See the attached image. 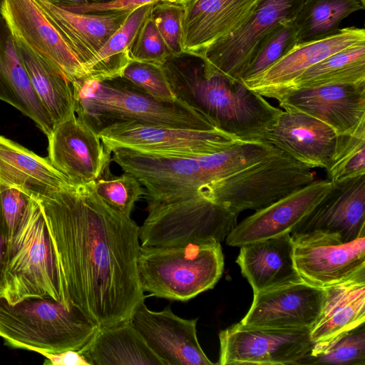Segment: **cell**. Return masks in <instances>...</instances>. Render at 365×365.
Here are the masks:
<instances>
[{
	"label": "cell",
	"mask_w": 365,
	"mask_h": 365,
	"mask_svg": "<svg viewBox=\"0 0 365 365\" xmlns=\"http://www.w3.org/2000/svg\"><path fill=\"white\" fill-rule=\"evenodd\" d=\"M364 8L362 0H304L294 19L298 43L336 33L344 19Z\"/></svg>",
	"instance_id": "cell-32"
},
{
	"label": "cell",
	"mask_w": 365,
	"mask_h": 365,
	"mask_svg": "<svg viewBox=\"0 0 365 365\" xmlns=\"http://www.w3.org/2000/svg\"><path fill=\"white\" fill-rule=\"evenodd\" d=\"M328 180H315L265 207L255 210L232 230L225 238L232 247L291 233L331 189Z\"/></svg>",
	"instance_id": "cell-20"
},
{
	"label": "cell",
	"mask_w": 365,
	"mask_h": 365,
	"mask_svg": "<svg viewBox=\"0 0 365 365\" xmlns=\"http://www.w3.org/2000/svg\"><path fill=\"white\" fill-rule=\"evenodd\" d=\"M39 1L83 68L133 11L75 13Z\"/></svg>",
	"instance_id": "cell-24"
},
{
	"label": "cell",
	"mask_w": 365,
	"mask_h": 365,
	"mask_svg": "<svg viewBox=\"0 0 365 365\" xmlns=\"http://www.w3.org/2000/svg\"><path fill=\"white\" fill-rule=\"evenodd\" d=\"M169 2H172L177 4L184 5L186 3L192 1V0H163Z\"/></svg>",
	"instance_id": "cell-45"
},
{
	"label": "cell",
	"mask_w": 365,
	"mask_h": 365,
	"mask_svg": "<svg viewBox=\"0 0 365 365\" xmlns=\"http://www.w3.org/2000/svg\"><path fill=\"white\" fill-rule=\"evenodd\" d=\"M297 43L294 19L282 21L260 41L242 75L241 81L266 70Z\"/></svg>",
	"instance_id": "cell-35"
},
{
	"label": "cell",
	"mask_w": 365,
	"mask_h": 365,
	"mask_svg": "<svg viewBox=\"0 0 365 365\" xmlns=\"http://www.w3.org/2000/svg\"><path fill=\"white\" fill-rule=\"evenodd\" d=\"M348 242L365 234V174L332 183L290 233Z\"/></svg>",
	"instance_id": "cell-14"
},
{
	"label": "cell",
	"mask_w": 365,
	"mask_h": 365,
	"mask_svg": "<svg viewBox=\"0 0 365 365\" xmlns=\"http://www.w3.org/2000/svg\"><path fill=\"white\" fill-rule=\"evenodd\" d=\"M47 137L48 159L74 184L95 181L111 162V153L98 134L76 113L55 125Z\"/></svg>",
	"instance_id": "cell-16"
},
{
	"label": "cell",
	"mask_w": 365,
	"mask_h": 365,
	"mask_svg": "<svg viewBox=\"0 0 365 365\" xmlns=\"http://www.w3.org/2000/svg\"><path fill=\"white\" fill-rule=\"evenodd\" d=\"M337 137L331 127L316 118L282 110L269 128L266 142L311 169H325Z\"/></svg>",
	"instance_id": "cell-22"
},
{
	"label": "cell",
	"mask_w": 365,
	"mask_h": 365,
	"mask_svg": "<svg viewBox=\"0 0 365 365\" xmlns=\"http://www.w3.org/2000/svg\"><path fill=\"white\" fill-rule=\"evenodd\" d=\"M322 312L310 330L313 342L322 341L365 322V272L324 288Z\"/></svg>",
	"instance_id": "cell-27"
},
{
	"label": "cell",
	"mask_w": 365,
	"mask_h": 365,
	"mask_svg": "<svg viewBox=\"0 0 365 365\" xmlns=\"http://www.w3.org/2000/svg\"><path fill=\"white\" fill-rule=\"evenodd\" d=\"M93 184L103 201L126 218H130L135 203L145 195V188L135 176L126 172L115 176L110 173V165Z\"/></svg>",
	"instance_id": "cell-34"
},
{
	"label": "cell",
	"mask_w": 365,
	"mask_h": 365,
	"mask_svg": "<svg viewBox=\"0 0 365 365\" xmlns=\"http://www.w3.org/2000/svg\"><path fill=\"white\" fill-rule=\"evenodd\" d=\"M0 45L6 77L18 102V110L48 135L53 127L52 122L34 91L16 44L1 16Z\"/></svg>",
	"instance_id": "cell-31"
},
{
	"label": "cell",
	"mask_w": 365,
	"mask_h": 365,
	"mask_svg": "<svg viewBox=\"0 0 365 365\" xmlns=\"http://www.w3.org/2000/svg\"><path fill=\"white\" fill-rule=\"evenodd\" d=\"M137 266L143 292L185 302L215 287L223 273L224 256L216 240L182 246H140Z\"/></svg>",
	"instance_id": "cell-6"
},
{
	"label": "cell",
	"mask_w": 365,
	"mask_h": 365,
	"mask_svg": "<svg viewBox=\"0 0 365 365\" xmlns=\"http://www.w3.org/2000/svg\"><path fill=\"white\" fill-rule=\"evenodd\" d=\"M291 236L296 269L302 279L312 286L326 288L365 272V234L348 242L307 235Z\"/></svg>",
	"instance_id": "cell-13"
},
{
	"label": "cell",
	"mask_w": 365,
	"mask_h": 365,
	"mask_svg": "<svg viewBox=\"0 0 365 365\" xmlns=\"http://www.w3.org/2000/svg\"><path fill=\"white\" fill-rule=\"evenodd\" d=\"M261 0H192L183 6L182 54L202 56L240 28Z\"/></svg>",
	"instance_id": "cell-21"
},
{
	"label": "cell",
	"mask_w": 365,
	"mask_h": 365,
	"mask_svg": "<svg viewBox=\"0 0 365 365\" xmlns=\"http://www.w3.org/2000/svg\"><path fill=\"white\" fill-rule=\"evenodd\" d=\"M78 351L90 365H165L130 321L98 328Z\"/></svg>",
	"instance_id": "cell-26"
},
{
	"label": "cell",
	"mask_w": 365,
	"mask_h": 365,
	"mask_svg": "<svg viewBox=\"0 0 365 365\" xmlns=\"http://www.w3.org/2000/svg\"><path fill=\"white\" fill-rule=\"evenodd\" d=\"M327 299L324 288L304 281L254 294L240 323L249 327L309 329L317 322Z\"/></svg>",
	"instance_id": "cell-15"
},
{
	"label": "cell",
	"mask_w": 365,
	"mask_h": 365,
	"mask_svg": "<svg viewBox=\"0 0 365 365\" xmlns=\"http://www.w3.org/2000/svg\"><path fill=\"white\" fill-rule=\"evenodd\" d=\"M315 180L311 168L280 151L206 185L200 195L239 215L265 207Z\"/></svg>",
	"instance_id": "cell-7"
},
{
	"label": "cell",
	"mask_w": 365,
	"mask_h": 365,
	"mask_svg": "<svg viewBox=\"0 0 365 365\" xmlns=\"http://www.w3.org/2000/svg\"><path fill=\"white\" fill-rule=\"evenodd\" d=\"M361 83H365V41L335 53L309 68L289 84L282 98L299 89Z\"/></svg>",
	"instance_id": "cell-29"
},
{
	"label": "cell",
	"mask_w": 365,
	"mask_h": 365,
	"mask_svg": "<svg viewBox=\"0 0 365 365\" xmlns=\"http://www.w3.org/2000/svg\"><path fill=\"white\" fill-rule=\"evenodd\" d=\"M158 1L160 0H113L104 3L61 4L58 5V6L64 10L75 13L96 14L133 11L143 5L153 4Z\"/></svg>",
	"instance_id": "cell-41"
},
{
	"label": "cell",
	"mask_w": 365,
	"mask_h": 365,
	"mask_svg": "<svg viewBox=\"0 0 365 365\" xmlns=\"http://www.w3.org/2000/svg\"><path fill=\"white\" fill-rule=\"evenodd\" d=\"M130 322L165 365H213L197 336V319L175 315L170 307L162 311L138 305Z\"/></svg>",
	"instance_id": "cell-17"
},
{
	"label": "cell",
	"mask_w": 365,
	"mask_h": 365,
	"mask_svg": "<svg viewBox=\"0 0 365 365\" xmlns=\"http://www.w3.org/2000/svg\"><path fill=\"white\" fill-rule=\"evenodd\" d=\"M71 182L46 158L0 135V183L38 200Z\"/></svg>",
	"instance_id": "cell-25"
},
{
	"label": "cell",
	"mask_w": 365,
	"mask_h": 365,
	"mask_svg": "<svg viewBox=\"0 0 365 365\" xmlns=\"http://www.w3.org/2000/svg\"><path fill=\"white\" fill-rule=\"evenodd\" d=\"M130 56L131 61L159 66H163L170 58L164 41L150 14L145 19L135 36Z\"/></svg>",
	"instance_id": "cell-39"
},
{
	"label": "cell",
	"mask_w": 365,
	"mask_h": 365,
	"mask_svg": "<svg viewBox=\"0 0 365 365\" xmlns=\"http://www.w3.org/2000/svg\"><path fill=\"white\" fill-rule=\"evenodd\" d=\"M0 16L16 43L63 74L71 83L86 78L83 65L39 0H4Z\"/></svg>",
	"instance_id": "cell-10"
},
{
	"label": "cell",
	"mask_w": 365,
	"mask_h": 365,
	"mask_svg": "<svg viewBox=\"0 0 365 365\" xmlns=\"http://www.w3.org/2000/svg\"><path fill=\"white\" fill-rule=\"evenodd\" d=\"M365 365V322L328 339L314 342L296 365Z\"/></svg>",
	"instance_id": "cell-33"
},
{
	"label": "cell",
	"mask_w": 365,
	"mask_h": 365,
	"mask_svg": "<svg viewBox=\"0 0 365 365\" xmlns=\"http://www.w3.org/2000/svg\"><path fill=\"white\" fill-rule=\"evenodd\" d=\"M98 327L76 306L50 297H31L12 305L0 299V336L5 344L41 354L80 351Z\"/></svg>",
	"instance_id": "cell-5"
},
{
	"label": "cell",
	"mask_w": 365,
	"mask_h": 365,
	"mask_svg": "<svg viewBox=\"0 0 365 365\" xmlns=\"http://www.w3.org/2000/svg\"><path fill=\"white\" fill-rule=\"evenodd\" d=\"M325 170L331 183L365 174V135H338L333 155Z\"/></svg>",
	"instance_id": "cell-36"
},
{
	"label": "cell",
	"mask_w": 365,
	"mask_h": 365,
	"mask_svg": "<svg viewBox=\"0 0 365 365\" xmlns=\"http://www.w3.org/2000/svg\"><path fill=\"white\" fill-rule=\"evenodd\" d=\"M240 247L236 263L254 294L303 281L295 267L290 233Z\"/></svg>",
	"instance_id": "cell-23"
},
{
	"label": "cell",
	"mask_w": 365,
	"mask_h": 365,
	"mask_svg": "<svg viewBox=\"0 0 365 365\" xmlns=\"http://www.w3.org/2000/svg\"><path fill=\"white\" fill-rule=\"evenodd\" d=\"M310 330L235 324L219 333L217 364L296 365L314 344Z\"/></svg>",
	"instance_id": "cell-11"
},
{
	"label": "cell",
	"mask_w": 365,
	"mask_h": 365,
	"mask_svg": "<svg viewBox=\"0 0 365 365\" xmlns=\"http://www.w3.org/2000/svg\"><path fill=\"white\" fill-rule=\"evenodd\" d=\"M0 100L4 101L9 104L13 106L16 108H19L18 102L8 83L2 58L1 53V46H0Z\"/></svg>",
	"instance_id": "cell-42"
},
{
	"label": "cell",
	"mask_w": 365,
	"mask_h": 365,
	"mask_svg": "<svg viewBox=\"0 0 365 365\" xmlns=\"http://www.w3.org/2000/svg\"><path fill=\"white\" fill-rule=\"evenodd\" d=\"M153 4L143 5L129 14L120 27L85 64L84 79L103 81L121 76L131 61L130 52L135 36Z\"/></svg>",
	"instance_id": "cell-30"
},
{
	"label": "cell",
	"mask_w": 365,
	"mask_h": 365,
	"mask_svg": "<svg viewBox=\"0 0 365 365\" xmlns=\"http://www.w3.org/2000/svg\"><path fill=\"white\" fill-rule=\"evenodd\" d=\"M148 216L139 227L143 247L182 246L225 240L238 215L201 195L165 203H148Z\"/></svg>",
	"instance_id": "cell-8"
},
{
	"label": "cell",
	"mask_w": 365,
	"mask_h": 365,
	"mask_svg": "<svg viewBox=\"0 0 365 365\" xmlns=\"http://www.w3.org/2000/svg\"><path fill=\"white\" fill-rule=\"evenodd\" d=\"M50 297L71 304L47 224L38 202L29 200L14 235L7 240L0 272V299L10 304Z\"/></svg>",
	"instance_id": "cell-4"
},
{
	"label": "cell",
	"mask_w": 365,
	"mask_h": 365,
	"mask_svg": "<svg viewBox=\"0 0 365 365\" xmlns=\"http://www.w3.org/2000/svg\"><path fill=\"white\" fill-rule=\"evenodd\" d=\"M93 182H69L36 200L56 250L68 302L99 328L130 321L145 296L139 226L110 208Z\"/></svg>",
	"instance_id": "cell-1"
},
{
	"label": "cell",
	"mask_w": 365,
	"mask_h": 365,
	"mask_svg": "<svg viewBox=\"0 0 365 365\" xmlns=\"http://www.w3.org/2000/svg\"><path fill=\"white\" fill-rule=\"evenodd\" d=\"M365 41V30L356 26L340 29L324 38L295 44L264 71L242 82L264 98L279 101L289 84L311 66L328 56Z\"/></svg>",
	"instance_id": "cell-19"
},
{
	"label": "cell",
	"mask_w": 365,
	"mask_h": 365,
	"mask_svg": "<svg viewBox=\"0 0 365 365\" xmlns=\"http://www.w3.org/2000/svg\"><path fill=\"white\" fill-rule=\"evenodd\" d=\"M4 0H0V8Z\"/></svg>",
	"instance_id": "cell-46"
},
{
	"label": "cell",
	"mask_w": 365,
	"mask_h": 365,
	"mask_svg": "<svg viewBox=\"0 0 365 365\" xmlns=\"http://www.w3.org/2000/svg\"><path fill=\"white\" fill-rule=\"evenodd\" d=\"M55 5L71 4L104 3L113 0H47Z\"/></svg>",
	"instance_id": "cell-44"
},
{
	"label": "cell",
	"mask_w": 365,
	"mask_h": 365,
	"mask_svg": "<svg viewBox=\"0 0 365 365\" xmlns=\"http://www.w3.org/2000/svg\"><path fill=\"white\" fill-rule=\"evenodd\" d=\"M304 1L261 0L240 28L212 45L198 58L230 79L241 81L260 41L282 21L294 19Z\"/></svg>",
	"instance_id": "cell-12"
},
{
	"label": "cell",
	"mask_w": 365,
	"mask_h": 365,
	"mask_svg": "<svg viewBox=\"0 0 365 365\" xmlns=\"http://www.w3.org/2000/svg\"><path fill=\"white\" fill-rule=\"evenodd\" d=\"M98 134L110 153L115 148H125L160 156L204 155L222 151L242 141L217 128L183 129L135 122L113 124Z\"/></svg>",
	"instance_id": "cell-9"
},
{
	"label": "cell",
	"mask_w": 365,
	"mask_h": 365,
	"mask_svg": "<svg viewBox=\"0 0 365 365\" xmlns=\"http://www.w3.org/2000/svg\"><path fill=\"white\" fill-rule=\"evenodd\" d=\"M71 84L76 116L97 133L105 127L125 122L183 129L216 128L180 100L158 101L120 76L83 79Z\"/></svg>",
	"instance_id": "cell-3"
},
{
	"label": "cell",
	"mask_w": 365,
	"mask_h": 365,
	"mask_svg": "<svg viewBox=\"0 0 365 365\" xmlns=\"http://www.w3.org/2000/svg\"><path fill=\"white\" fill-rule=\"evenodd\" d=\"M163 68L176 98L217 129L242 141L266 142L282 109L200 58L182 54L169 58Z\"/></svg>",
	"instance_id": "cell-2"
},
{
	"label": "cell",
	"mask_w": 365,
	"mask_h": 365,
	"mask_svg": "<svg viewBox=\"0 0 365 365\" xmlns=\"http://www.w3.org/2000/svg\"><path fill=\"white\" fill-rule=\"evenodd\" d=\"M120 77L158 101L174 103L178 100L171 90L163 66L131 61Z\"/></svg>",
	"instance_id": "cell-37"
},
{
	"label": "cell",
	"mask_w": 365,
	"mask_h": 365,
	"mask_svg": "<svg viewBox=\"0 0 365 365\" xmlns=\"http://www.w3.org/2000/svg\"><path fill=\"white\" fill-rule=\"evenodd\" d=\"M30 197L20 190L0 183V200L7 229V240L14 235L26 208Z\"/></svg>",
	"instance_id": "cell-40"
},
{
	"label": "cell",
	"mask_w": 365,
	"mask_h": 365,
	"mask_svg": "<svg viewBox=\"0 0 365 365\" xmlns=\"http://www.w3.org/2000/svg\"><path fill=\"white\" fill-rule=\"evenodd\" d=\"M279 102L282 110L316 118L337 135H365V83L299 89Z\"/></svg>",
	"instance_id": "cell-18"
},
{
	"label": "cell",
	"mask_w": 365,
	"mask_h": 365,
	"mask_svg": "<svg viewBox=\"0 0 365 365\" xmlns=\"http://www.w3.org/2000/svg\"><path fill=\"white\" fill-rule=\"evenodd\" d=\"M16 44L34 91L54 127L75 113L71 84L63 74Z\"/></svg>",
	"instance_id": "cell-28"
},
{
	"label": "cell",
	"mask_w": 365,
	"mask_h": 365,
	"mask_svg": "<svg viewBox=\"0 0 365 365\" xmlns=\"http://www.w3.org/2000/svg\"><path fill=\"white\" fill-rule=\"evenodd\" d=\"M7 229L2 215L0 200V272L2 267L4 255L7 243Z\"/></svg>",
	"instance_id": "cell-43"
},
{
	"label": "cell",
	"mask_w": 365,
	"mask_h": 365,
	"mask_svg": "<svg viewBox=\"0 0 365 365\" xmlns=\"http://www.w3.org/2000/svg\"><path fill=\"white\" fill-rule=\"evenodd\" d=\"M150 16L164 41L170 58L182 55L183 6L160 0L153 4Z\"/></svg>",
	"instance_id": "cell-38"
}]
</instances>
